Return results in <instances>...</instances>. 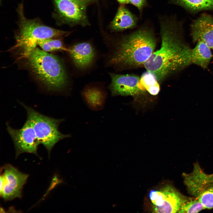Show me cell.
<instances>
[{"label": "cell", "instance_id": "6da1fadb", "mask_svg": "<svg viewBox=\"0 0 213 213\" xmlns=\"http://www.w3.org/2000/svg\"><path fill=\"white\" fill-rule=\"evenodd\" d=\"M161 46L154 51L143 66L159 83L184 69L191 62L192 50L181 39L175 21L165 19L160 22Z\"/></svg>", "mask_w": 213, "mask_h": 213}, {"label": "cell", "instance_id": "7a4b0ae2", "mask_svg": "<svg viewBox=\"0 0 213 213\" xmlns=\"http://www.w3.org/2000/svg\"><path fill=\"white\" fill-rule=\"evenodd\" d=\"M156 40L153 31L140 28L123 38L116 45L108 61L112 66L133 68L143 66L155 51Z\"/></svg>", "mask_w": 213, "mask_h": 213}, {"label": "cell", "instance_id": "3957f363", "mask_svg": "<svg viewBox=\"0 0 213 213\" xmlns=\"http://www.w3.org/2000/svg\"><path fill=\"white\" fill-rule=\"evenodd\" d=\"M17 11L19 18L18 29L15 36L14 48L21 51L23 57L26 58L36 47L39 41L60 37L69 33L68 32L46 25L38 18H26L24 14L22 2L18 5Z\"/></svg>", "mask_w": 213, "mask_h": 213}, {"label": "cell", "instance_id": "277c9868", "mask_svg": "<svg viewBox=\"0 0 213 213\" xmlns=\"http://www.w3.org/2000/svg\"><path fill=\"white\" fill-rule=\"evenodd\" d=\"M26 58L32 72L48 90L59 91L66 86L67 74L57 57L36 47Z\"/></svg>", "mask_w": 213, "mask_h": 213}, {"label": "cell", "instance_id": "5b68a950", "mask_svg": "<svg viewBox=\"0 0 213 213\" xmlns=\"http://www.w3.org/2000/svg\"><path fill=\"white\" fill-rule=\"evenodd\" d=\"M19 103L25 109L27 118L31 122L40 144L44 146L49 154L58 142L71 136L70 134H63L59 130V126L64 119L45 115L21 102Z\"/></svg>", "mask_w": 213, "mask_h": 213}, {"label": "cell", "instance_id": "8992f818", "mask_svg": "<svg viewBox=\"0 0 213 213\" xmlns=\"http://www.w3.org/2000/svg\"><path fill=\"white\" fill-rule=\"evenodd\" d=\"M52 16L59 25L81 24L86 20L85 0H52Z\"/></svg>", "mask_w": 213, "mask_h": 213}, {"label": "cell", "instance_id": "52a82bcc", "mask_svg": "<svg viewBox=\"0 0 213 213\" xmlns=\"http://www.w3.org/2000/svg\"><path fill=\"white\" fill-rule=\"evenodd\" d=\"M149 197L154 213H177L182 204L190 199L170 185L159 190H151Z\"/></svg>", "mask_w": 213, "mask_h": 213}, {"label": "cell", "instance_id": "ba28073f", "mask_svg": "<svg viewBox=\"0 0 213 213\" xmlns=\"http://www.w3.org/2000/svg\"><path fill=\"white\" fill-rule=\"evenodd\" d=\"M7 130L10 136L15 149L16 156L23 153L37 155L38 146L40 144L30 121L28 119L19 129L13 128L7 122Z\"/></svg>", "mask_w": 213, "mask_h": 213}, {"label": "cell", "instance_id": "9c48e42d", "mask_svg": "<svg viewBox=\"0 0 213 213\" xmlns=\"http://www.w3.org/2000/svg\"><path fill=\"white\" fill-rule=\"evenodd\" d=\"M0 176V194L6 200L21 196L22 188L28 175L21 173L10 165H6Z\"/></svg>", "mask_w": 213, "mask_h": 213}, {"label": "cell", "instance_id": "30bf717a", "mask_svg": "<svg viewBox=\"0 0 213 213\" xmlns=\"http://www.w3.org/2000/svg\"><path fill=\"white\" fill-rule=\"evenodd\" d=\"M111 83L109 89L113 96H134L144 91L140 87V78L133 74H118L109 73Z\"/></svg>", "mask_w": 213, "mask_h": 213}, {"label": "cell", "instance_id": "8fae6325", "mask_svg": "<svg viewBox=\"0 0 213 213\" xmlns=\"http://www.w3.org/2000/svg\"><path fill=\"white\" fill-rule=\"evenodd\" d=\"M191 34L195 42L202 41L213 49V18L203 14L195 20L191 26Z\"/></svg>", "mask_w": 213, "mask_h": 213}, {"label": "cell", "instance_id": "7c38bea8", "mask_svg": "<svg viewBox=\"0 0 213 213\" xmlns=\"http://www.w3.org/2000/svg\"><path fill=\"white\" fill-rule=\"evenodd\" d=\"M68 51L74 65L80 69H85L91 66L95 56L94 48L87 42L77 43Z\"/></svg>", "mask_w": 213, "mask_h": 213}, {"label": "cell", "instance_id": "4fadbf2b", "mask_svg": "<svg viewBox=\"0 0 213 213\" xmlns=\"http://www.w3.org/2000/svg\"><path fill=\"white\" fill-rule=\"evenodd\" d=\"M81 95L85 104L91 110L98 111L104 108L107 94L102 88L87 87L82 91Z\"/></svg>", "mask_w": 213, "mask_h": 213}, {"label": "cell", "instance_id": "5bb4252c", "mask_svg": "<svg viewBox=\"0 0 213 213\" xmlns=\"http://www.w3.org/2000/svg\"><path fill=\"white\" fill-rule=\"evenodd\" d=\"M213 181V174L208 175L201 168L194 170L187 180L186 187L190 194L196 198L206 186Z\"/></svg>", "mask_w": 213, "mask_h": 213}, {"label": "cell", "instance_id": "9a60e30c", "mask_svg": "<svg viewBox=\"0 0 213 213\" xmlns=\"http://www.w3.org/2000/svg\"><path fill=\"white\" fill-rule=\"evenodd\" d=\"M137 22L136 17L125 7L121 5L118 8L110 27L114 31H121L134 28Z\"/></svg>", "mask_w": 213, "mask_h": 213}, {"label": "cell", "instance_id": "2e32d148", "mask_svg": "<svg viewBox=\"0 0 213 213\" xmlns=\"http://www.w3.org/2000/svg\"><path fill=\"white\" fill-rule=\"evenodd\" d=\"M210 49L204 42L198 41L195 47L192 50V62L204 69L207 68L212 57Z\"/></svg>", "mask_w": 213, "mask_h": 213}, {"label": "cell", "instance_id": "e0dca14e", "mask_svg": "<svg viewBox=\"0 0 213 213\" xmlns=\"http://www.w3.org/2000/svg\"><path fill=\"white\" fill-rule=\"evenodd\" d=\"M170 2L192 12L213 9V0H170Z\"/></svg>", "mask_w": 213, "mask_h": 213}, {"label": "cell", "instance_id": "ac0fdd59", "mask_svg": "<svg viewBox=\"0 0 213 213\" xmlns=\"http://www.w3.org/2000/svg\"><path fill=\"white\" fill-rule=\"evenodd\" d=\"M140 83L141 89L146 90L151 95H156L159 92V83L153 74L147 71L140 78Z\"/></svg>", "mask_w": 213, "mask_h": 213}, {"label": "cell", "instance_id": "d6986e66", "mask_svg": "<svg viewBox=\"0 0 213 213\" xmlns=\"http://www.w3.org/2000/svg\"><path fill=\"white\" fill-rule=\"evenodd\" d=\"M37 45L41 49L47 52L58 50H68L59 39L51 38L41 40L38 41Z\"/></svg>", "mask_w": 213, "mask_h": 213}, {"label": "cell", "instance_id": "ffe728a7", "mask_svg": "<svg viewBox=\"0 0 213 213\" xmlns=\"http://www.w3.org/2000/svg\"><path fill=\"white\" fill-rule=\"evenodd\" d=\"M205 208H213V182L208 185L197 198Z\"/></svg>", "mask_w": 213, "mask_h": 213}, {"label": "cell", "instance_id": "44dd1931", "mask_svg": "<svg viewBox=\"0 0 213 213\" xmlns=\"http://www.w3.org/2000/svg\"><path fill=\"white\" fill-rule=\"evenodd\" d=\"M204 208L197 199H190L182 204L178 213H197Z\"/></svg>", "mask_w": 213, "mask_h": 213}, {"label": "cell", "instance_id": "7402d4cb", "mask_svg": "<svg viewBox=\"0 0 213 213\" xmlns=\"http://www.w3.org/2000/svg\"><path fill=\"white\" fill-rule=\"evenodd\" d=\"M129 4L136 7L141 11L146 4V0H129Z\"/></svg>", "mask_w": 213, "mask_h": 213}, {"label": "cell", "instance_id": "603a6c76", "mask_svg": "<svg viewBox=\"0 0 213 213\" xmlns=\"http://www.w3.org/2000/svg\"><path fill=\"white\" fill-rule=\"evenodd\" d=\"M119 2L122 4H129V0H117Z\"/></svg>", "mask_w": 213, "mask_h": 213}, {"label": "cell", "instance_id": "cb8c5ba5", "mask_svg": "<svg viewBox=\"0 0 213 213\" xmlns=\"http://www.w3.org/2000/svg\"><path fill=\"white\" fill-rule=\"evenodd\" d=\"M86 0V1L87 0V1H91V0Z\"/></svg>", "mask_w": 213, "mask_h": 213}, {"label": "cell", "instance_id": "d4e9b609", "mask_svg": "<svg viewBox=\"0 0 213 213\" xmlns=\"http://www.w3.org/2000/svg\"></svg>", "mask_w": 213, "mask_h": 213}]
</instances>
